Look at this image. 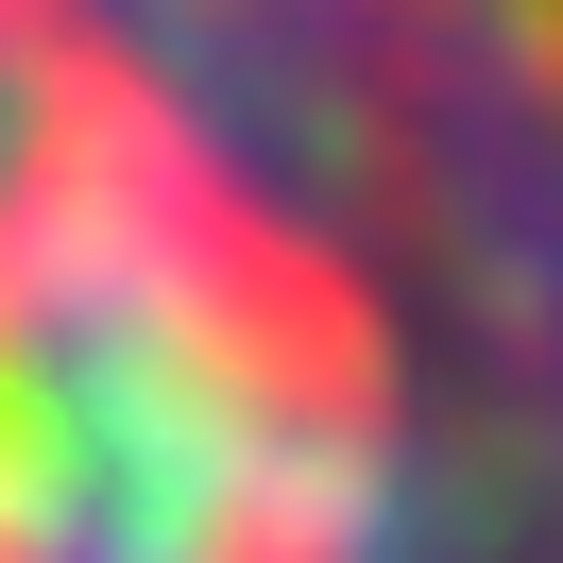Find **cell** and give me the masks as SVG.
Returning a JSON list of instances; mask_svg holds the SVG:
<instances>
[{
  "mask_svg": "<svg viewBox=\"0 0 563 563\" xmlns=\"http://www.w3.org/2000/svg\"><path fill=\"white\" fill-rule=\"evenodd\" d=\"M0 563H563V0H0Z\"/></svg>",
  "mask_w": 563,
  "mask_h": 563,
  "instance_id": "1",
  "label": "cell"
}]
</instances>
